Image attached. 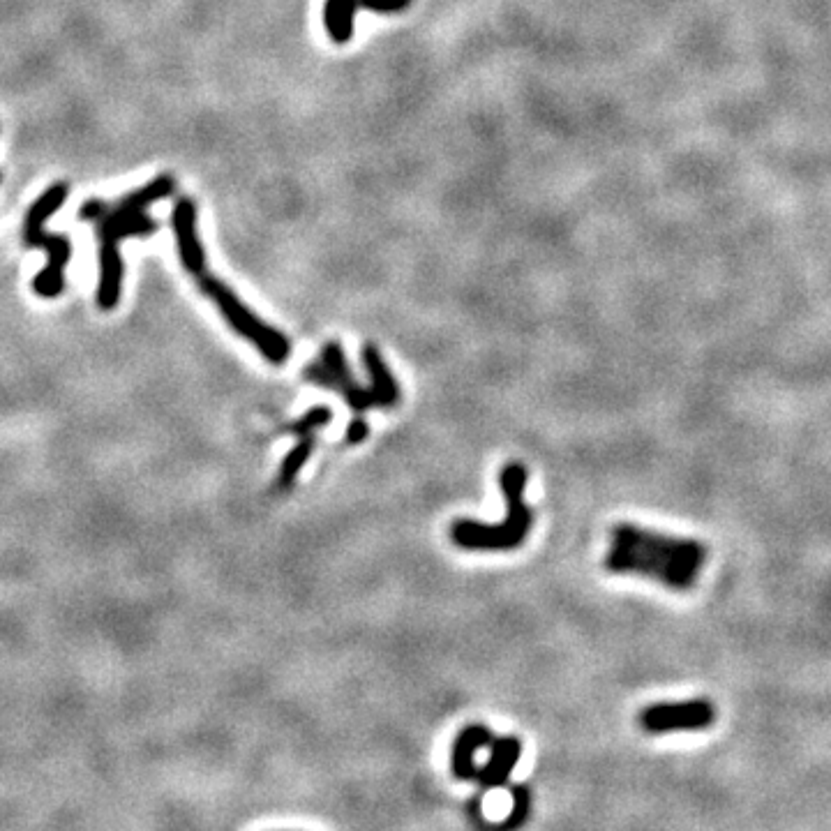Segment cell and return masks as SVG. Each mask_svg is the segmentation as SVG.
<instances>
[{
	"instance_id": "obj_1",
	"label": "cell",
	"mask_w": 831,
	"mask_h": 831,
	"mask_svg": "<svg viewBox=\"0 0 831 831\" xmlns=\"http://www.w3.org/2000/svg\"><path fill=\"white\" fill-rule=\"evenodd\" d=\"M603 564L608 573L638 575L672 591H691L707 564V545L619 522L610 531V550Z\"/></svg>"
},
{
	"instance_id": "obj_2",
	"label": "cell",
	"mask_w": 831,
	"mask_h": 831,
	"mask_svg": "<svg viewBox=\"0 0 831 831\" xmlns=\"http://www.w3.org/2000/svg\"><path fill=\"white\" fill-rule=\"evenodd\" d=\"M527 481V467L520 462H508L499 474V488L506 499V520L501 524H483L467 518L455 520L451 524L455 548L469 552H508L522 548L534 524V513L524 504Z\"/></svg>"
},
{
	"instance_id": "obj_3",
	"label": "cell",
	"mask_w": 831,
	"mask_h": 831,
	"mask_svg": "<svg viewBox=\"0 0 831 831\" xmlns=\"http://www.w3.org/2000/svg\"><path fill=\"white\" fill-rule=\"evenodd\" d=\"M197 282H199V289L204 291V296L211 298V301L215 303V308L220 310L222 319L227 321L231 331L250 342L252 347L257 349L271 365L287 363V358L291 354V344L287 338H284V333H280L273 326H268L266 321H261L257 314L247 308L241 298H238L234 291H231L227 284L220 280V277L204 271L201 275H197Z\"/></svg>"
},
{
	"instance_id": "obj_4",
	"label": "cell",
	"mask_w": 831,
	"mask_h": 831,
	"mask_svg": "<svg viewBox=\"0 0 831 831\" xmlns=\"http://www.w3.org/2000/svg\"><path fill=\"white\" fill-rule=\"evenodd\" d=\"M716 705L709 698H693L686 702H658L640 711L638 723L649 735L668 732H698L716 723Z\"/></svg>"
},
{
	"instance_id": "obj_5",
	"label": "cell",
	"mask_w": 831,
	"mask_h": 831,
	"mask_svg": "<svg viewBox=\"0 0 831 831\" xmlns=\"http://www.w3.org/2000/svg\"><path fill=\"white\" fill-rule=\"evenodd\" d=\"M321 363L328 370V388L326 391H335L342 395V400L354 409L356 414H365V411L374 409V398L370 388L358 384L347 365V356L340 342H328L321 349Z\"/></svg>"
},
{
	"instance_id": "obj_6",
	"label": "cell",
	"mask_w": 831,
	"mask_h": 831,
	"mask_svg": "<svg viewBox=\"0 0 831 831\" xmlns=\"http://www.w3.org/2000/svg\"><path fill=\"white\" fill-rule=\"evenodd\" d=\"M171 222H174L176 247L178 257L187 273L194 277L206 271V250L199 241L197 234V206L190 197H181L174 204V213H171Z\"/></svg>"
},
{
	"instance_id": "obj_7",
	"label": "cell",
	"mask_w": 831,
	"mask_h": 831,
	"mask_svg": "<svg viewBox=\"0 0 831 831\" xmlns=\"http://www.w3.org/2000/svg\"><path fill=\"white\" fill-rule=\"evenodd\" d=\"M490 748V760L483 767L476 769L474 783L481 785L483 790L504 788L511 778L513 769L518 767L522 758V741L518 737H494Z\"/></svg>"
},
{
	"instance_id": "obj_8",
	"label": "cell",
	"mask_w": 831,
	"mask_h": 831,
	"mask_svg": "<svg viewBox=\"0 0 831 831\" xmlns=\"http://www.w3.org/2000/svg\"><path fill=\"white\" fill-rule=\"evenodd\" d=\"M123 291V259L118 243L102 241L100 247V282H97V308L109 312L121 303Z\"/></svg>"
},
{
	"instance_id": "obj_9",
	"label": "cell",
	"mask_w": 831,
	"mask_h": 831,
	"mask_svg": "<svg viewBox=\"0 0 831 831\" xmlns=\"http://www.w3.org/2000/svg\"><path fill=\"white\" fill-rule=\"evenodd\" d=\"M157 229V222L146 215V211H125V208L109 206L107 215L97 222L100 241L121 243L132 236H148Z\"/></svg>"
},
{
	"instance_id": "obj_10",
	"label": "cell",
	"mask_w": 831,
	"mask_h": 831,
	"mask_svg": "<svg viewBox=\"0 0 831 831\" xmlns=\"http://www.w3.org/2000/svg\"><path fill=\"white\" fill-rule=\"evenodd\" d=\"M492 739L494 735L490 732V728H485V725H469V728H464L460 735L455 737L451 769L458 781L474 783V776L478 769L474 762V755L476 751H481V748H488L492 744Z\"/></svg>"
},
{
	"instance_id": "obj_11",
	"label": "cell",
	"mask_w": 831,
	"mask_h": 831,
	"mask_svg": "<svg viewBox=\"0 0 831 831\" xmlns=\"http://www.w3.org/2000/svg\"><path fill=\"white\" fill-rule=\"evenodd\" d=\"M363 365L372 381L370 393L374 398V407L393 409L400 402V386L391 370H388L384 358H381V351L374 344H365L363 347Z\"/></svg>"
},
{
	"instance_id": "obj_12",
	"label": "cell",
	"mask_w": 831,
	"mask_h": 831,
	"mask_svg": "<svg viewBox=\"0 0 831 831\" xmlns=\"http://www.w3.org/2000/svg\"><path fill=\"white\" fill-rule=\"evenodd\" d=\"M358 0H326L324 24L333 42L344 44L354 35V19Z\"/></svg>"
},
{
	"instance_id": "obj_13",
	"label": "cell",
	"mask_w": 831,
	"mask_h": 831,
	"mask_svg": "<svg viewBox=\"0 0 831 831\" xmlns=\"http://www.w3.org/2000/svg\"><path fill=\"white\" fill-rule=\"evenodd\" d=\"M67 194H70V187H67V183H54L49 187V190H44L40 197L33 201V206L28 208V215H26V222H24V234H28V231H35V229H44V222H47L51 215H56L63 208Z\"/></svg>"
},
{
	"instance_id": "obj_14",
	"label": "cell",
	"mask_w": 831,
	"mask_h": 831,
	"mask_svg": "<svg viewBox=\"0 0 831 831\" xmlns=\"http://www.w3.org/2000/svg\"><path fill=\"white\" fill-rule=\"evenodd\" d=\"M174 187H176L174 176L162 174V176L153 178L151 183L141 185L139 190L125 194L123 199L116 201L114 208H125V211H146L148 206L155 204V201L171 197V194H174Z\"/></svg>"
},
{
	"instance_id": "obj_15",
	"label": "cell",
	"mask_w": 831,
	"mask_h": 831,
	"mask_svg": "<svg viewBox=\"0 0 831 831\" xmlns=\"http://www.w3.org/2000/svg\"><path fill=\"white\" fill-rule=\"evenodd\" d=\"M314 448H317V441H314V434H308V437H298V444L291 448V451L284 455V460L280 464V471H277V478H275V485L277 490H291L294 488L298 474H301L305 464L310 462Z\"/></svg>"
},
{
	"instance_id": "obj_16",
	"label": "cell",
	"mask_w": 831,
	"mask_h": 831,
	"mask_svg": "<svg viewBox=\"0 0 831 831\" xmlns=\"http://www.w3.org/2000/svg\"><path fill=\"white\" fill-rule=\"evenodd\" d=\"M24 241H26V245L42 247V250L47 252V259H49L47 266L49 268H56V271H65V266L70 264L72 245L65 236L47 234L44 229H35V231H28V234H24Z\"/></svg>"
},
{
	"instance_id": "obj_17",
	"label": "cell",
	"mask_w": 831,
	"mask_h": 831,
	"mask_svg": "<svg viewBox=\"0 0 831 831\" xmlns=\"http://www.w3.org/2000/svg\"><path fill=\"white\" fill-rule=\"evenodd\" d=\"M331 421H333V409L326 407V404H319V407H312L305 411L298 421H291L284 425L280 432L294 434V437H308V434H314L317 430H324Z\"/></svg>"
},
{
	"instance_id": "obj_18",
	"label": "cell",
	"mask_w": 831,
	"mask_h": 831,
	"mask_svg": "<svg viewBox=\"0 0 831 831\" xmlns=\"http://www.w3.org/2000/svg\"><path fill=\"white\" fill-rule=\"evenodd\" d=\"M511 797H513L511 813H508L506 818L499 822L501 829H518V827L524 825V822L529 820V813H531V792H529L527 785H513V788H511Z\"/></svg>"
},
{
	"instance_id": "obj_19",
	"label": "cell",
	"mask_w": 831,
	"mask_h": 831,
	"mask_svg": "<svg viewBox=\"0 0 831 831\" xmlns=\"http://www.w3.org/2000/svg\"><path fill=\"white\" fill-rule=\"evenodd\" d=\"M65 289V271H56V268L44 266L40 273L33 277V291L40 298H58Z\"/></svg>"
},
{
	"instance_id": "obj_20",
	"label": "cell",
	"mask_w": 831,
	"mask_h": 831,
	"mask_svg": "<svg viewBox=\"0 0 831 831\" xmlns=\"http://www.w3.org/2000/svg\"><path fill=\"white\" fill-rule=\"evenodd\" d=\"M370 437V425H368V421H365V418L358 414L354 421L349 423V428H347V434H344V439H347V444H351V446H356V444H363L365 439Z\"/></svg>"
},
{
	"instance_id": "obj_21",
	"label": "cell",
	"mask_w": 831,
	"mask_h": 831,
	"mask_svg": "<svg viewBox=\"0 0 831 831\" xmlns=\"http://www.w3.org/2000/svg\"><path fill=\"white\" fill-rule=\"evenodd\" d=\"M358 5L368 7L372 12H400L411 5V0H358Z\"/></svg>"
},
{
	"instance_id": "obj_22",
	"label": "cell",
	"mask_w": 831,
	"mask_h": 831,
	"mask_svg": "<svg viewBox=\"0 0 831 831\" xmlns=\"http://www.w3.org/2000/svg\"><path fill=\"white\" fill-rule=\"evenodd\" d=\"M107 211H109V204H104V201H100V199H88L84 206H81V211H79V215H81V220H86V222H100L104 215H107Z\"/></svg>"
}]
</instances>
